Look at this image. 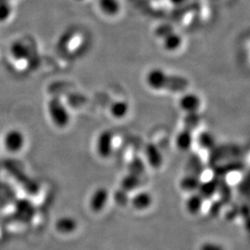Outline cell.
Returning a JSON list of instances; mask_svg holds the SVG:
<instances>
[{"label":"cell","instance_id":"6da1fadb","mask_svg":"<svg viewBox=\"0 0 250 250\" xmlns=\"http://www.w3.org/2000/svg\"><path fill=\"white\" fill-rule=\"evenodd\" d=\"M147 86L155 91L166 90L169 92H185L188 90L190 83L183 76L169 74L162 69L154 68L146 76Z\"/></svg>","mask_w":250,"mask_h":250},{"label":"cell","instance_id":"7a4b0ae2","mask_svg":"<svg viewBox=\"0 0 250 250\" xmlns=\"http://www.w3.org/2000/svg\"><path fill=\"white\" fill-rule=\"evenodd\" d=\"M34 50L23 39L13 41L7 50V62L12 72L21 74L32 68Z\"/></svg>","mask_w":250,"mask_h":250},{"label":"cell","instance_id":"3957f363","mask_svg":"<svg viewBox=\"0 0 250 250\" xmlns=\"http://www.w3.org/2000/svg\"><path fill=\"white\" fill-rule=\"evenodd\" d=\"M1 150L11 156H19L26 150L28 136L20 127L7 128L0 135Z\"/></svg>","mask_w":250,"mask_h":250},{"label":"cell","instance_id":"277c9868","mask_svg":"<svg viewBox=\"0 0 250 250\" xmlns=\"http://www.w3.org/2000/svg\"><path fill=\"white\" fill-rule=\"evenodd\" d=\"M46 113L51 124L59 129H64L71 124L70 111L60 97H52L48 99L46 102Z\"/></svg>","mask_w":250,"mask_h":250},{"label":"cell","instance_id":"5b68a950","mask_svg":"<svg viewBox=\"0 0 250 250\" xmlns=\"http://www.w3.org/2000/svg\"><path fill=\"white\" fill-rule=\"evenodd\" d=\"M114 150V135L111 131L104 130L99 134L96 142V151L100 159H109Z\"/></svg>","mask_w":250,"mask_h":250},{"label":"cell","instance_id":"8992f818","mask_svg":"<svg viewBox=\"0 0 250 250\" xmlns=\"http://www.w3.org/2000/svg\"><path fill=\"white\" fill-rule=\"evenodd\" d=\"M145 157H146V163L153 169V170H160L163 162V155L161 153V150L152 142L146 144L145 146Z\"/></svg>","mask_w":250,"mask_h":250},{"label":"cell","instance_id":"52a82bcc","mask_svg":"<svg viewBox=\"0 0 250 250\" xmlns=\"http://www.w3.org/2000/svg\"><path fill=\"white\" fill-rule=\"evenodd\" d=\"M108 199H109V193L107 188H97L90 197V209L94 213H100L106 208Z\"/></svg>","mask_w":250,"mask_h":250},{"label":"cell","instance_id":"ba28073f","mask_svg":"<svg viewBox=\"0 0 250 250\" xmlns=\"http://www.w3.org/2000/svg\"><path fill=\"white\" fill-rule=\"evenodd\" d=\"M202 105L201 99L192 92L185 93L179 100V107L185 113L198 112Z\"/></svg>","mask_w":250,"mask_h":250},{"label":"cell","instance_id":"9c48e42d","mask_svg":"<svg viewBox=\"0 0 250 250\" xmlns=\"http://www.w3.org/2000/svg\"><path fill=\"white\" fill-rule=\"evenodd\" d=\"M130 204L135 210L144 211L151 207L153 204V197L150 193L146 191H140L135 193L134 196L130 198Z\"/></svg>","mask_w":250,"mask_h":250},{"label":"cell","instance_id":"30bf717a","mask_svg":"<svg viewBox=\"0 0 250 250\" xmlns=\"http://www.w3.org/2000/svg\"><path fill=\"white\" fill-rule=\"evenodd\" d=\"M194 142V132L187 128H183L175 137V146L180 151L186 152L190 150Z\"/></svg>","mask_w":250,"mask_h":250},{"label":"cell","instance_id":"8fae6325","mask_svg":"<svg viewBox=\"0 0 250 250\" xmlns=\"http://www.w3.org/2000/svg\"><path fill=\"white\" fill-rule=\"evenodd\" d=\"M219 181H220L219 178L210 179L206 182L201 181L199 188L197 189V193L205 200L212 198L218 193Z\"/></svg>","mask_w":250,"mask_h":250},{"label":"cell","instance_id":"7c38bea8","mask_svg":"<svg viewBox=\"0 0 250 250\" xmlns=\"http://www.w3.org/2000/svg\"><path fill=\"white\" fill-rule=\"evenodd\" d=\"M205 204V199L201 197L197 192L191 193V195L188 197L186 202V208L187 211L190 215L199 214Z\"/></svg>","mask_w":250,"mask_h":250},{"label":"cell","instance_id":"4fadbf2b","mask_svg":"<svg viewBox=\"0 0 250 250\" xmlns=\"http://www.w3.org/2000/svg\"><path fill=\"white\" fill-rule=\"evenodd\" d=\"M99 9L104 15L114 17L121 12L122 5L120 0H99Z\"/></svg>","mask_w":250,"mask_h":250},{"label":"cell","instance_id":"5bb4252c","mask_svg":"<svg viewBox=\"0 0 250 250\" xmlns=\"http://www.w3.org/2000/svg\"><path fill=\"white\" fill-rule=\"evenodd\" d=\"M183 43H184L183 37L174 31L170 32L169 35L162 38L163 48L168 52L177 51L183 45Z\"/></svg>","mask_w":250,"mask_h":250},{"label":"cell","instance_id":"9a60e30c","mask_svg":"<svg viewBox=\"0 0 250 250\" xmlns=\"http://www.w3.org/2000/svg\"><path fill=\"white\" fill-rule=\"evenodd\" d=\"M200 183H201L200 176L189 172L186 176H184L183 178L181 179L179 186H180L181 190L191 194L194 192H197V189L199 188Z\"/></svg>","mask_w":250,"mask_h":250},{"label":"cell","instance_id":"2e32d148","mask_svg":"<svg viewBox=\"0 0 250 250\" xmlns=\"http://www.w3.org/2000/svg\"><path fill=\"white\" fill-rule=\"evenodd\" d=\"M77 227H78V224L76 220L69 216L59 219L56 223L57 231L63 234H71L72 232H75Z\"/></svg>","mask_w":250,"mask_h":250},{"label":"cell","instance_id":"e0dca14e","mask_svg":"<svg viewBox=\"0 0 250 250\" xmlns=\"http://www.w3.org/2000/svg\"><path fill=\"white\" fill-rule=\"evenodd\" d=\"M130 106L125 100H116L109 106V113L116 120H122L129 113Z\"/></svg>","mask_w":250,"mask_h":250},{"label":"cell","instance_id":"ac0fdd59","mask_svg":"<svg viewBox=\"0 0 250 250\" xmlns=\"http://www.w3.org/2000/svg\"><path fill=\"white\" fill-rule=\"evenodd\" d=\"M197 145L204 150L208 151H212L214 150L216 147V138L214 135L209 133L208 131H202L197 135Z\"/></svg>","mask_w":250,"mask_h":250},{"label":"cell","instance_id":"d6986e66","mask_svg":"<svg viewBox=\"0 0 250 250\" xmlns=\"http://www.w3.org/2000/svg\"><path fill=\"white\" fill-rule=\"evenodd\" d=\"M140 184H141V177L128 172L122 179L121 185H120L121 188H120L127 193H131L139 188Z\"/></svg>","mask_w":250,"mask_h":250},{"label":"cell","instance_id":"ffe728a7","mask_svg":"<svg viewBox=\"0 0 250 250\" xmlns=\"http://www.w3.org/2000/svg\"><path fill=\"white\" fill-rule=\"evenodd\" d=\"M146 163L140 157H134L128 165L129 172L133 173L134 175H137L139 177H141L146 172Z\"/></svg>","mask_w":250,"mask_h":250},{"label":"cell","instance_id":"44dd1931","mask_svg":"<svg viewBox=\"0 0 250 250\" xmlns=\"http://www.w3.org/2000/svg\"><path fill=\"white\" fill-rule=\"evenodd\" d=\"M201 123V118L198 112L196 113H186L184 118V128L194 132Z\"/></svg>","mask_w":250,"mask_h":250},{"label":"cell","instance_id":"7402d4cb","mask_svg":"<svg viewBox=\"0 0 250 250\" xmlns=\"http://www.w3.org/2000/svg\"><path fill=\"white\" fill-rule=\"evenodd\" d=\"M128 195H129V193L125 192L123 189L120 188L114 193V196H113L115 203L119 206L127 205L130 202V197Z\"/></svg>","mask_w":250,"mask_h":250},{"label":"cell","instance_id":"603a6c76","mask_svg":"<svg viewBox=\"0 0 250 250\" xmlns=\"http://www.w3.org/2000/svg\"><path fill=\"white\" fill-rule=\"evenodd\" d=\"M12 12L11 6L9 5V1L0 2V22H4L9 18Z\"/></svg>","mask_w":250,"mask_h":250},{"label":"cell","instance_id":"cb8c5ba5","mask_svg":"<svg viewBox=\"0 0 250 250\" xmlns=\"http://www.w3.org/2000/svg\"><path fill=\"white\" fill-rule=\"evenodd\" d=\"M199 250H225L223 246L214 242H205L201 245Z\"/></svg>","mask_w":250,"mask_h":250},{"label":"cell","instance_id":"d4e9b609","mask_svg":"<svg viewBox=\"0 0 250 250\" xmlns=\"http://www.w3.org/2000/svg\"><path fill=\"white\" fill-rule=\"evenodd\" d=\"M172 31H173V29L170 25H161L156 30V35L158 37L162 39L163 37L169 35L170 32H172Z\"/></svg>","mask_w":250,"mask_h":250},{"label":"cell","instance_id":"484cf974","mask_svg":"<svg viewBox=\"0 0 250 250\" xmlns=\"http://www.w3.org/2000/svg\"><path fill=\"white\" fill-rule=\"evenodd\" d=\"M4 1H9V0H0V2H4Z\"/></svg>","mask_w":250,"mask_h":250},{"label":"cell","instance_id":"4316f807","mask_svg":"<svg viewBox=\"0 0 250 250\" xmlns=\"http://www.w3.org/2000/svg\"><path fill=\"white\" fill-rule=\"evenodd\" d=\"M0 151H1V145H0Z\"/></svg>","mask_w":250,"mask_h":250},{"label":"cell","instance_id":"83f0119b","mask_svg":"<svg viewBox=\"0 0 250 250\" xmlns=\"http://www.w3.org/2000/svg\"><path fill=\"white\" fill-rule=\"evenodd\" d=\"M78 1H82V0H78Z\"/></svg>","mask_w":250,"mask_h":250}]
</instances>
